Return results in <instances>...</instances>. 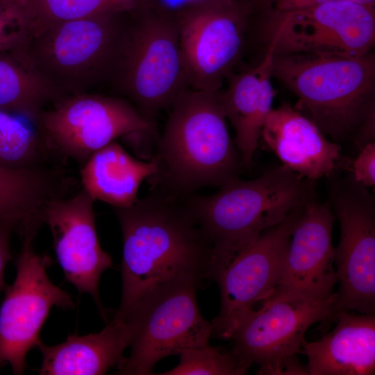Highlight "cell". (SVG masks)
Returning <instances> with one entry per match:
<instances>
[{
    "instance_id": "obj_26",
    "label": "cell",
    "mask_w": 375,
    "mask_h": 375,
    "mask_svg": "<svg viewBox=\"0 0 375 375\" xmlns=\"http://www.w3.org/2000/svg\"><path fill=\"white\" fill-rule=\"evenodd\" d=\"M180 362L164 375H243L248 369L242 366L231 351L209 344L186 349L180 354Z\"/></svg>"
},
{
    "instance_id": "obj_3",
    "label": "cell",
    "mask_w": 375,
    "mask_h": 375,
    "mask_svg": "<svg viewBox=\"0 0 375 375\" xmlns=\"http://www.w3.org/2000/svg\"><path fill=\"white\" fill-rule=\"evenodd\" d=\"M315 197V181L283 165L254 179L238 178L210 195L189 194L190 205L212 248L213 280L262 232Z\"/></svg>"
},
{
    "instance_id": "obj_13",
    "label": "cell",
    "mask_w": 375,
    "mask_h": 375,
    "mask_svg": "<svg viewBox=\"0 0 375 375\" xmlns=\"http://www.w3.org/2000/svg\"><path fill=\"white\" fill-rule=\"evenodd\" d=\"M306 204L262 232L219 274L221 306L211 322L215 337L229 340L240 324L278 285L294 226Z\"/></svg>"
},
{
    "instance_id": "obj_2",
    "label": "cell",
    "mask_w": 375,
    "mask_h": 375,
    "mask_svg": "<svg viewBox=\"0 0 375 375\" xmlns=\"http://www.w3.org/2000/svg\"><path fill=\"white\" fill-rule=\"evenodd\" d=\"M221 91L189 88L172 104L153 156L155 185L188 194L239 178L242 163L228 132Z\"/></svg>"
},
{
    "instance_id": "obj_9",
    "label": "cell",
    "mask_w": 375,
    "mask_h": 375,
    "mask_svg": "<svg viewBox=\"0 0 375 375\" xmlns=\"http://www.w3.org/2000/svg\"><path fill=\"white\" fill-rule=\"evenodd\" d=\"M262 10V34L275 55L355 58L371 52L374 45V7L339 1Z\"/></svg>"
},
{
    "instance_id": "obj_7",
    "label": "cell",
    "mask_w": 375,
    "mask_h": 375,
    "mask_svg": "<svg viewBox=\"0 0 375 375\" xmlns=\"http://www.w3.org/2000/svg\"><path fill=\"white\" fill-rule=\"evenodd\" d=\"M202 281L181 274L156 286L124 320L131 328V352L115 374L150 375L158 361L209 344L211 322L200 314L197 290Z\"/></svg>"
},
{
    "instance_id": "obj_12",
    "label": "cell",
    "mask_w": 375,
    "mask_h": 375,
    "mask_svg": "<svg viewBox=\"0 0 375 375\" xmlns=\"http://www.w3.org/2000/svg\"><path fill=\"white\" fill-rule=\"evenodd\" d=\"M249 3L208 0L176 18L189 88L221 90L242 52Z\"/></svg>"
},
{
    "instance_id": "obj_30",
    "label": "cell",
    "mask_w": 375,
    "mask_h": 375,
    "mask_svg": "<svg viewBox=\"0 0 375 375\" xmlns=\"http://www.w3.org/2000/svg\"><path fill=\"white\" fill-rule=\"evenodd\" d=\"M208 0H141L142 8L176 18L189 8Z\"/></svg>"
},
{
    "instance_id": "obj_31",
    "label": "cell",
    "mask_w": 375,
    "mask_h": 375,
    "mask_svg": "<svg viewBox=\"0 0 375 375\" xmlns=\"http://www.w3.org/2000/svg\"><path fill=\"white\" fill-rule=\"evenodd\" d=\"M258 374L309 375L307 366L303 365L297 356L260 367Z\"/></svg>"
},
{
    "instance_id": "obj_20",
    "label": "cell",
    "mask_w": 375,
    "mask_h": 375,
    "mask_svg": "<svg viewBox=\"0 0 375 375\" xmlns=\"http://www.w3.org/2000/svg\"><path fill=\"white\" fill-rule=\"evenodd\" d=\"M76 185L62 165L0 167V221L14 222L19 237L37 235L44 224L45 206L53 199L72 194Z\"/></svg>"
},
{
    "instance_id": "obj_27",
    "label": "cell",
    "mask_w": 375,
    "mask_h": 375,
    "mask_svg": "<svg viewBox=\"0 0 375 375\" xmlns=\"http://www.w3.org/2000/svg\"><path fill=\"white\" fill-rule=\"evenodd\" d=\"M35 31L24 0H0V53H20Z\"/></svg>"
},
{
    "instance_id": "obj_15",
    "label": "cell",
    "mask_w": 375,
    "mask_h": 375,
    "mask_svg": "<svg viewBox=\"0 0 375 375\" xmlns=\"http://www.w3.org/2000/svg\"><path fill=\"white\" fill-rule=\"evenodd\" d=\"M95 200L83 188L50 201L42 213L51 233L53 246L67 281L79 294L88 293L101 315L106 311L99 295L102 273L112 267V258L100 246L95 226Z\"/></svg>"
},
{
    "instance_id": "obj_29",
    "label": "cell",
    "mask_w": 375,
    "mask_h": 375,
    "mask_svg": "<svg viewBox=\"0 0 375 375\" xmlns=\"http://www.w3.org/2000/svg\"><path fill=\"white\" fill-rule=\"evenodd\" d=\"M350 1L374 7L375 0H263L252 6L260 10L271 8L278 10H292L312 7L329 2Z\"/></svg>"
},
{
    "instance_id": "obj_25",
    "label": "cell",
    "mask_w": 375,
    "mask_h": 375,
    "mask_svg": "<svg viewBox=\"0 0 375 375\" xmlns=\"http://www.w3.org/2000/svg\"><path fill=\"white\" fill-rule=\"evenodd\" d=\"M24 1L34 22L35 31L58 22L99 15L128 13L142 8L141 0Z\"/></svg>"
},
{
    "instance_id": "obj_33",
    "label": "cell",
    "mask_w": 375,
    "mask_h": 375,
    "mask_svg": "<svg viewBox=\"0 0 375 375\" xmlns=\"http://www.w3.org/2000/svg\"><path fill=\"white\" fill-rule=\"evenodd\" d=\"M263 0H253L250 3L251 4V6H253L255 4H257L261 1H262Z\"/></svg>"
},
{
    "instance_id": "obj_16",
    "label": "cell",
    "mask_w": 375,
    "mask_h": 375,
    "mask_svg": "<svg viewBox=\"0 0 375 375\" xmlns=\"http://www.w3.org/2000/svg\"><path fill=\"white\" fill-rule=\"evenodd\" d=\"M335 217L328 201L315 198L305 206L292 231L282 274L265 301L324 300L337 283L332 233Z\"/></svg>"
},
{
    "instance_id": "obj_5",
    "label": "cell",
    "mask_w": 375,
    "mask_h": 375,
    "mask_svg": "<svg viewBox=\"0 0 375 375\" xmlns=\"http://www.w3.org/2000/svg\"><path fill=\"white\" fill-rule=\"evenodd\" d=\"M129 13L45 26L18 54L63 97L92 92L110 83Z\"/></svg>"
},
{
    "instance_id": "obj_6",
    "label": "cell",
    "mask_w": 375,
    "mask_h": 375,
    "mask_svg": "<svg viewBox=\"0 0 375 375\" xmlns=\"http://www.w3.org/2000/svg\"><path fill=\"white\" fill-rule=\"evenodd\" d=\"M108 85L153 122L169 108L189 88L176 19L144 8L130 12Z\"/></svg>"
},
{
    "instance_id": "obj_32",
    "label": "cell",
    "mask_w": 375,
    "mask_h": 375,
    "mask_svg": "<svg viewBox=\"0 0 375 375\" xmlns=\"http://www.w3.org/2000/svg\"><path fill=\"white\" fill-rule=\"evenodd\" d=\"M16 228V224L11 221H0V292L5 285L3 275L6 264L12 259L10 238Z\"/></svg>"
},
{
    "instance_id": "obj_4",
    "label": "cell",
    "mask_w": 375,
    "mask_h": 375,
    "mask_svg": "<svg viewBox=\"0 0 375 375\" xmlns=\"http://www.w3.org/2000/svg\"><path fill=\"white\" fill-rule=\"evenodd\" d=\"M272 77L297 98L296 108L335 141L374 122L375 56L273 54Z\"/></svg>"
},
{
    "instance_id": "obj_11",
    "label": "cell",
    "mask_w": 375,
    "mask_h": 375,
    "mask_svg": "<svg viewBox=\"0 0 375 375\" xmlns=\"http://www.w3.org/2000/svg\"><path fill=\"white\" fill-rule=\"evenodd\" d=\"M35 237L27 234L20 238L22 247L15 260L16 277L11 285L5 286L0 307V370L8 363L15 375L24 374L27 353L41 341L40 330L51 307H74L69 294L49 278L47 269L51 258L35 251Z\"/></svg>"
},
{
    "instance_id": "obj_17",
    "label": "cell",
    "mask_w": 375,
    "mask_h": 375,
    "mask_svg": "<svg viewBox=\"0 0 375 375\" xmlns=\"http://www.w3.org/2000/svg\"><path fill=\"white\" fill-rule=\"evenodd\" d=\"M292 172L316 181L335 173L342 163L340 147L308 117L288 103L272 108L260 140Z\"/></svg>"
},
{
    "instance_id": "obj_18",
    "label": "cell",
    "mask_w": 375,
    "mask_h": 375,
    "mask_svg": "<svg viewBox=\"0 0 375 375\" xmlns=\"http://www.w3.org/2000/svg\"><path fill=\"white\" fill-rule=\"evenodd\" d=\"M273 51L267 48L262 60L255 67L226 78V88L221 101L226 119L233 126L234 143L242 166L249 168L260 140L265 121L272 110L276 94L272 83Z\"/></svg>"
},
{
    "instance_id": "obj_28",
    "label": "cell",
    "mask_w": 375,
    "mask_h": 375,
    "mask_svg": "<svg viewBox=\"0 0 375 375\" xmlns=\"http://www.w3.org/2000/svg\"><path fill=\"white\" fill-rule=\"evenodd\" d=\"M351 173L354 180L365 186L375 185V142L360 149V152L351 165Z\"/></svg>"
},
{
    "instance_id": "obj_23",
    "label": "cell",
    "mask_w": 375,
    "mask_h": 375,
    "mask_svg": "<svg viewBox=\"0 0 375 375\" xmlns=\"http://www.w3.org/2000/svg\"><path fill=\"white\" fill-rule=\"evenodd\" d=\"M62 98L19 54L0 53V110L34 125L42 111Z\"/></svg>"
},
{
    "instance_id": "obj_14",
    "label": "cell",
    "mask_w": 375,
    "mask_h": 375,
    "mask_svg": "<svg viewBox=\"0 0 375 375\" xmlns=\"http://www.w3.org/2000/svg\"><path fill=\"white\" fill-rule=\"evenodd\" d=\"M337 293L324 300L283 299L266 301L236 328L231 351L249 369L297 356L304 335L316 322L335 320Z\"/></svg>"
},
{
    "instance_id": "obj_8",
    "label": "cell",
    "mask_w": 375,
    "mask_h": 375,
    "mask_svg": "<svg viewBox=\"0 0 375 375\" xmlns=\"http://www.w3.org/2000/svg\"><path fill=\"white\" fill-rule=\"evenodd\" d=\"M34 126L58 164L74 160L81 166L118 138L156 129L155 122L126 99L95 92L62 98L42 111Z\"/></svg>"
},
{
    "instance_id": "obj_19",
    "label": "cell",
    "mask_w": 375,
    "mask_h": 375,
    "mask_svg": "<svg viewBox=\"0 0 375 375\" xmlns=\"http://www.w3.org/2000/svg\"><path fill=\"white\" fill-rule=\"evenodd\" d=\"M335 328L302 344L309 375H372L375 372L374 313L340 310Z\"/></svg>"
},
{
    "instance_id": "obj_1",
    "label": "cell",
    "mask_w": 375,
    "mask_h": 375,
    "mask_svg": "<svg viewBox=\"0 0 375 375\" xmlns=\"http://www.w3.org/2000/svg\"><path fill=\"white\" fill-rule=\"evenodd\" d=\"M188 194L155 185L133 205L113 207L123 235L122 293L114 319L124 320L149 291L174 276L213 279L212 248Z\"/></svg>"
},
{
    "instance_id": "obj_21",
    "label": "cell",
    "mask_w": 375,
    "mask_h": 375,
    "mask_svg": "<svg viewBox=\"0 0 375 375\" xmlns=\"http://www.w3.org/2000/svg\"><path fill=\"white\" fill-rule=\"evenodd\" d=\"M131 328L126 320L112 319L100 332L83 336L69 335L59 344L42 340L37 347L42 355L40 375H102L124 361Z\"/></svg>"
},
{
    "instance_id": "obj_22",
    "label": "cell",
    "mask_w": 375,
    "mask_h": 375,
    "mask_svg": "<svg viewBox=\"0 0 375 375\" xmlns=\"http://www.w3.org/2000/svg\"><path fill=\"white\" fill-rule=\"evenodd\" d=\"M157 172L154 157L142 161L114 141L92 153L81 166V183L94 200L115 208L127 207L138 201L142 182Z\"/></svg>"
},
{
    "instance_id": "obj_24",
    "label": "cell",
    "mask_w": 375,
    "mask_h": 375,
    "mask_svg": "<svg viewBox=\"0 0 375 375\" xmlns=\"http://www.w3.org/2000/svg\"><path fill=\"white\" fill-rule=\"evenodd\" d=\"M53 164L58 163L35 126L18 115L0 110V167L25 169Z\"/></svg>"
},
{
    "instance_id": "obj_10",
    "label": "cell",
    "mask_w": 375,
    "mask_h": 375,
    "mask_svg": "<svg viewBox=\"0 0 375 375\" xmlns=\"http://www.w3.org/2000/svg\"><path fill=\"white\" fill-rule=\"evenodd\" d=\"M327 200L338 219L340 235L334 248L339 284L335 304L340 310L374 313L375 196L351 173L327 177Z\"/></svg>"
}]
</instances>
